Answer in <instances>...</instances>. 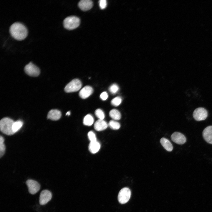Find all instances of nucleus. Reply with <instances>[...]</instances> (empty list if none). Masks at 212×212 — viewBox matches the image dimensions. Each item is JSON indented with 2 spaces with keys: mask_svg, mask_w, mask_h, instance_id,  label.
I'll return each mask as SVG.
<instances>
[{
  "mask_svg": "<svg viewBox=\"0 0 212 212\" xmlns=\"http://www.w3.org/2000/svg\"><path fill=\"white\" fill-rule=\"evenodd\" d=\"M172 140L175 143L179 145H182L186 141L185 136L181 133L175 132L173 133L171 136Z\"/></svg>",
  "mask_w": 212,
  "mask_h": 212,
  "instance_id": "9d476101",
  "label": "nucleus"
},
{
  "mask_svg": "<svg viewBox=\"0 0 212 212\" xmlns=\"http://www.w3.org/2000/svg\"><path fill=\"white\" fill-rule=\"evenodd\" d=\"M100 145L99 142L97 141L90 142L89 146V151L92 153H95L99 150Z\"/></svg>",
  "mask_w": 212,
  "mask_h": 212,
  "instance_id": "f3484780",
  "label": "nucleus"
},
{
  "mask_svg": "<svg viewBox=\"0 0 212 212\" xmlns=\"http://www.w3.org/2000/svg\"><path fill=\"white\" fill-rule=\"evenodd\" d=\"M61 116V112L57 109H52L48 112L47 118L53 120H59Z\"/></svg>",
  "mask_w": 212,
  "mask_h": 212,
  "instance_id": "2eb2a0df",
  "label": "nucleus"
},
{
  "mask_svg": "<svg viewBox=\"0 0 212 212\" xmlns=\"http://www.w3.org/2000/svg\"><path fill=\"white\" fill-rule=\"evenodd\" d=\"M23 125V122L21 120H18L14 122L12 126V130L15 133L18 131Z\"/></svg>",
  "mask_w": 212,
  "mask_h": 212,
  "instance_id": "aec40b11",
  "label": "nucleus"
},
{
  "mask_svg": "<svg viewBox=\"0 0 212 212\" xmlns=\"http://www.w3.org/2000/svg\"><path fill=\"white\" fill-rule=\"evenodd\" d=\"M160 142L162 146L166 150L170 152L172 150L173 145L170 141L168 139L163 138L160 139Z\"/></svg>",
  "mask_w": 212,
  "mask_h": 212,
  "instance_id": "dca6fc26",
  "label": "nucleus"
},
{
  "mask_svg": "<svg viewBox=\"0 0 212 212\" xmlns=\"http://www.w3.org/2000/svg\"><path fill=\"white\" fill-rule=\"evenodd\" d=\"M204 140L208 143L212 144V126L206 127L203 132Z\"/></svg>",
  "mask_w": 212,
  "mask_h": 212,
  "instance_id": "9b49d317",
  "label": "nucleus"
},
{
  "mask_svg": "<svg viewBox=\"0 0 212 212\" xmlns=\"http://www.w3.org/2000/svg\"><path fill=\"white\" fill-rule=\"evenodd\" d=\"M24 70L28 75L33 77L38 76L40 73L39 68L31 62L25 66Z\"/></svg>",
  "mask_w": 212,
  "mask_h": 212,
  "instance_id": "423d86ee",
  "label": "nucleus"
},
{
  "mask_svg": "<svg viewBox=\"0 0 212 212\" xmlns=\"http://www.w3.org/2000/svg\"><path fill=\"white\" fill-rule=\"evenodd\" d=\"M93 91V90L92 87L89 86H85L80 91L79 95L82 98L85 99L90 96Z\"/></svg>",
  "mask_w": 212,
  "mask_h": 212,
  "instance_id": "f8f14e48",
  "label": "nucleus"
},
{
  "mask_svg": "<svg viewBox=\"0 0 212 212\" xmlns=\"http://www.w3.org/2000/svg\"><path fill=\"white\" fill-rule=\"evenodd\" d=\"M80 23V19L74 16L67 17L63 22L64 27L68 30H72L76 28L79 26Z\"/></svg>",
  "mask_w": 212,
  "mask_h": 212,
  "instance_id": "7ed1b4c3",
  "label": "nucleus"
},
{
  "mask_svg": "<svg viewBox=\"0 0 212 212\" xmlns=\"http://www.w3.org/2000/svg\"><path fill=\"white\" fill-rule=\"evenodd\" d=\"M99 6L101 9H105L107 5V1L106 0H100L99 1Z\"/></svg>",
  "mask_w": 212,
  "mask_h": 212,
  "instance_id": "bb28decb",
  "label": "nucleus"
},
{
  "mask_svg": "<svg viewBox=\"0 0 212 212\" xmlns=\"http://www.w3.org/2000/svg\"><path fill=\"white\" fill-rule=\"evenodd\" d=\"M119 87L116 84H113L110 87L109 90L110 92L112 94L116 93L118 91Z\"/></svg>",
  "mask_w": 212,
  "mask_h": 212,
  "instance_id": "b1692460",
  "label": "nucleus"
},
{
  "mask_svg": "<svg viewBox=\"0 0 212 212\" xmlns=\"http://www.w3.org/2000/svg\"><path fill=\"white\" fill-rule=\"evenodd\" d=\"M88 138L90 142L97 141V139L95 133L92 131H90L87 134Z\"/></svg>",
  "mask_w": 212,
  "mask_h": 212,
  "instance_id": "393cba45",
  "label": "nucleus"
},
{
  "mask_svg": "<svg viewBox=\"0 0 212 212\" xmlns=\"http://www.w3.org/2000/svg\"><path fill=\"white\" fill-rule=\"evenodd\" d=\"M108 126L107 122L103 120L99 119L95 123L94 128L97 131H101L106 129Z\"/></svg>",
  "mask_w": 212,
  "mask_h": 212,
  "instance_id": "4468645a",
  "label": "nucleus"
},
{
  "mask_svg": "<svg viewBox=\"0 0 212 212\" xmlns=\"http://www.w3.org/2000/svg\"><path fill=\"white\" fill-rule=\"evenodd\" d=\"M110 116L115 120H119L121 117L120 112L118 110L113 109L110 111L109 112Z\"/></svg>",
  "mask_w": 212,
  "mask_h": 212,
  "instance_id": "a211bd4d",
  "label": "nucleus"
},
{
  "mask_svg": "<svg viewBox=\"0 0 212 212\" xmlns=\"http://www.w3.org/2000/svg\"><path fill=\"white\" fill-rule=\"evenodd\" d=\"M82 84L78 79H74L69 82L65 86L64 90L67 93L74 92L78 91L81 87Z\"/></svg>",
  "mask_w": 212,
  "mask_h": 212,
  "instance_id": "20e7f679",
  "label": "nucleus"
},
{
  "mask_svg": "<svg viewBox=\"0 0 212 212\" xmlns=\"http://www.w3.org/2000/svg\"><path fill=\"white\" fill-rule=\"evenodd\" d=\"M4 138L1 136H0V143H4Z\"/></svg>",
  "mask_w": 212,
  "mask_h": 212,
  "instance_id": "c85d7f7f",
  "label": "nucleus"
},
{
  "mask_svg": "<svg viewBox=\"0 0 212 212\" xmlns=\"http://www.w3.org/2000/svg\"><path fill=\"white\" fill-rule=\"evenodd\" d=\"M29 193L32 195L36 193L40 188V184L37 181L32 179H28L26 182Z\"/></svg>",
  "mask_w": 212,
  "mask_h": 212,
  "instance_id": "0eeeda50",
  "label": "nucleus"
},
{
  "mask_svg": "<svg viewBox=\"0 0 212 212\" xmlns=\"http://www.w3.org/2000/svg\"><path fill=\"white\" fill-rule=\"evenodd\" d=\"M52 197V193L47 190L42 191L40 194L39 198V203L41 205H44L48 203Z\"/></svg>",
  "mask_w": 212,
  "mask_h": 212,
  "instance_id": "1a4fd4ad",
  "label": "nucleus"
},
{
  "mask_svg": "<svg viewBox=\"0 0 212 212\" xmlns=\"http://www.w3.org/2000/svg\"><path fill=\"white\" fill-rule=\"evenodd\" d=\"M208 116L207 110L203 107H198L196 109L193 113V117L196 121H200L205 120Z\"/></svg>",
  "mask_w": 212,
  "mask_h": 212,
  "instance_id": "6e6552de",
  "label": "nucleus"
},
{
  "mask_svg": "<svg viewBox=\"0 0 212 212\" xmlns=\"http://www.w3.org/2000/svg\"><path fill=\"white\" fill-rule=\"evenodd\" d=\"M14 121L9 117H4L0 121V129L3 133L10 135L14 134L12 130V126Z\"/></svg>",
  "mask_w": 212,
  "mask_h": 212,
  "instance_id": "f03ea898",
  "label": "nucleus"
},
{
  "mask_svg": "<svg viewBox=\"0 0 212 212\" xmlns=\"http://www.w3.org/2000/svg\"><path fill=\"white\" fill-rule=\"evenodd\" d=\"M95 114L99 119L103 120L105 117V115L104 112L102 110L100 109H98L95 110Z\"/></svg>",
  "mask_w": 212,
  "mask_h": 212,
  "instance_id": "4be33fe9",
  "label": "nucleus"
},
{
  "mask_svg": "<svg viewBox=\"0 0 212 212\" xmlns=\"http://www.w3.org/2000/svg\"><path fill=\"white\" fill-rule=\"evenodd\" d=\"M94 119L92 116L90 114H87L84 117L83 123L85 125L90 126L94 122Z\"/></svg>",
  "mask_w": 212,
  "mask_h": 212,
  "instance_id": "6ab92c4d",
  "label": "nucleus"
},
{
  "mask_svg": "<svg viewBox=\"0 0 212 212\" xmlns=\"http://www.w3.org/2000/svg\"><path fill=\"white\" fill-rule=\"evenodd\" d=\"M78 5L82 10L87 11L92 7L93 3L91 0H82L79 2Z\"/></svg>",
  "mask_w": 212,
  "mask_h": 212,
  "instance_id": "ddd939ff",
  "label": "nucleus"
},
{
  "mask_svg": "<svg viewBox=\"0 0 212 212\" xmlns=\"http://www.w3.org/2000/svg\"><path fill=\"white\" fill-rule=\"evenodd\" d=\"M131 195L130 190L128 188H122L118 195V200L120 203L124 204L127 203L130 199Z\"/></svg>",
  "mask_w": 212,
  "mask_h": 212,
  "instance_id": "39448f33",
  "label": "nucleus"
},
{
  "mask_svg": "<svg viewBox=\"0 0 212 212\" xmlns=\"http://www.w3.org/2000/svg\"><path fill=\"white\" fill-rule=\"evenodd\" d=\"M108 95L107 93L106 92H102L100 95V98L103 100H105L108 98Z\"/></svg>",
  "mask_w": 212,
  "mask_h": 212,
  "instance_id": "cd10ccee",
  "label": "nucleus"
},
{
  "mask_svg": "<svg viewBox=\"0 0 212 212\" xmlns=\"http://www.w3.org/2000/svg\"><path fill=\"white\" fill-rule=\"evenodd\" d=\"M9 32L11 36L17 40L23 39L28 34L26 27L19 22H15L12 24L9 27Z\"/></svg>",
  "mask_w": 212,
  "mask_h": 212,
  "instance_id": "f257e3e1",
  "label": "nucleus"
},
{
  "mask_svg": "<svg viewBox=\"0 0 212 212\" xmlns=\"http://www.w3.org/2000/svg\"><path fill=\"white\" fill-rule=\"evenodd\" d=\"M108 125L110 128L114 130H118L120 126V124L118 122L114 120H110Z\"/></svg>",
  "mask_w": 212,
  "mask_h": 212,
  "instance_id": "412c9836",
  "label": "nucleus"
},
{
  "mask_svg": "<svg viewBox=\"0 0 212 212\" xmlns=\"http://www.w3.org/2000/svg\"><path fill=\"white\" fill-rule=\"evenodd\" d=\"M5 146L4 143H0V157L1 158L4 154L5 151Z\"/></svg>",
  "mask_w": 212,
  "mask_h": 212,
  "instance_id": "a878e982",
  "label": "nucleus"
},
{
  "mask_svg": "<svg viewBox=\"0 0 212 212\" xmlns=\"http://www.w3.org/2000/svg\"><path fill=\"white\" fill-rule=\"evenodd\" d=\"M70 114V111H68L66 113V115L69 116Z\"/></svg>",
  "mask_w": 212,
  "mask_h": 212,
  "instance_id": "c756f323",
  "label": "nucleus"
},
{
  "mask_svg": "<svg viewBox=\"0 0 212 212\" xmlns=\"http://www.w3.org/2000/svg\"><path fill=\"white\" fill-rule=\"evenodd\" d=\"M122 99L119 97H117L113 98L111 101V104L115 106L119 105L122 102Z\"/></svg>",
  "mask_w": 212,
  "mask_h": 212,
  "instance_id": "5701e85b",
  "label": "nucleus"
}]
</instances>
